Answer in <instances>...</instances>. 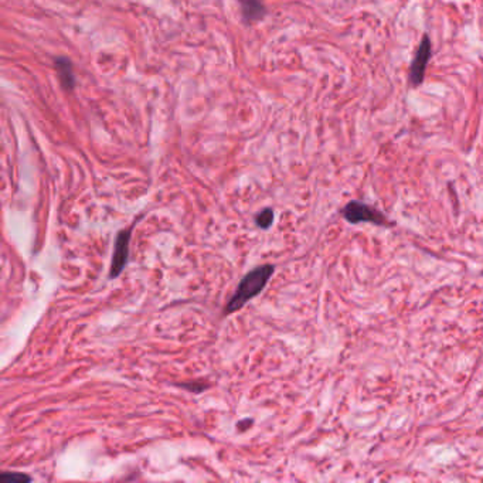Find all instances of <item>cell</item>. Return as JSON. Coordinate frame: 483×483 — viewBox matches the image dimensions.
Segmentation results:
<instances>
[{"label": "cell", "instance_id": "obj_8", "mask_svg": "<svg viewBox=\"0 0 483 483\" xmlns=\"http://www.w3.org/2000/svg\"><path fill=\"white\" fill-rule=\"evenodd\" d=\"M2 480L5 482H17V483H23V482H30L31 477L29 475L20 473V472H5L2 475Z\"/></svg>", "mask_w": 483, "mask_h": 483}, {"label": "cell", "instance_id": "obj_1", "mask_svg": "<svg viewBox=\"0 0 483 483\" xmlns=\"http://www.w3.org/2000/svg\"><path fill=\"white\" fill-rule=\"evenodd\" d=\"M275 271L274 265H261L255 270L250 271L240 282L236 294L227 302L224 308L226 315H231L240 309H243L251 299L258 296L266 287L268 281L273 277Z\"/></svg>", "mask_w": 483, "mask_h": 483}, {"label": "cell", "instance_id": "obj_5", "mask_svg": "<svg viewBox=\"0 0 483 483\" xmlns=\"http://www.w3.org/2000/svg\"><path fill=\"white\" fill-rule=\"evenodd\" d=\"M55 64H56V71H57V75H59L62 85L66 89H73L75 85V77H74L73 64H71L70 59L59 57V59H56Z\"/></svg>", "mask_w": 483, "mask_h": 483}, {"label": "cell", "instance_id": "obj_6", "mask_svg": "<svg viewBox=\"0 0 483 483\" xmlns=\"http://www.w3.org/2000/svg\"><path fill=\"white\" fill-rule=\"evenodd\" d=\"M238 2L247 22H257L265 15V8L261 0H238Z\"/></svg>", "mask_w": 483, "mask_h": 483}, {"label": "cell", "instance_id": "obj_3", "mask_svg": "<svg viewBox=\"0 0 483 483\" xmlns=\"http://www.w3.org/2000/svg\"><path fill=\"white\" fill-rule=\"evenodd\" d=\"M431 47H433L431 40H429L426 34H424L410 67V82L412 87L421 85L425 78L426 67H428L429 59H431V50H433Z\"/></svg>", "mask_w": 483, "mask_h": 483}, {"label": "cell", "instance_id": "obj_7", "mask_svg": "<svg viewBox=\"0 0 483 483\" xmlns=\"http://www.w3.org/2000/svg\"><path fill=\"white\" fill-rule=\"evenodd\" d=\"M274 222V211L273 208H264L262 211H259L257 216H255V223L259 229H270L273 226Z\"/></svg>", "mask_w": 483, "mask_h": 483}, {"label": "cell", "instance_id": "obj_2", "mask_svg": "<svg viewBox=\"0 0 483 483\" xmlns=\"http://www.w3.org/2000/svg\"><path fill=\"white\" fill-rule=\"evenodd\" d=\"M342 216L350 223V224H359V223H373L375 226H391L384 214L374 207L360 203V201H350L347 203L343 210Z\"/></svg>", "mask_w": 483, "mask_h": 483}, {"label": "cell", "instance_id": "obj_4", "mask_svg": "<svg viewBox=\"0 0 483 483\" xmlns=\"http://www.w3.org/2000/svg\"><path fill=\"white\" fill-rule=\"evenodd\" d=\"M129 248H131V230H122L118 233L115 245H114L111 271H110L111 280L118 278L122 274L125 265L128 264Z\"/></svg>", "mask_w": 483, "mask_h": 483}]
</instances>
